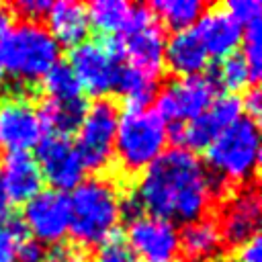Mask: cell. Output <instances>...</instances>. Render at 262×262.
I'll use <instances>...</instances> for the list:
<instances>
[{"mask_svg": "<svg viewBox=\"0 0 262 262\" xmlns=\"http://www.w3.org/2000/svg\"><path fill=\"white\" fill-rule=\"evenodd\" d=\"M168 141V125L149 108H125L119 115L115 158L127 172H143Z\"/></svg>", "mask_w": 262, "mask_h": 262, "instance_id": "5", "label": "cell"}, {"mask_svg": "<svg viewBox=\"0 0 262 262\" xmlns=\"http://www.w3.org/2000/svg\"><path fill=\"white\" fill-rule=\"evenodd\" d=\"M16 14L25 16V20H33L37 23V18L45 16L51 8V2L49 0H20V2H14L10 6Z\"/></svg>", "mask_w": 262, "mask_h": 262, "instance_id": "31", "label": "cell"}, {"mask_svg": "<svg viewBox=\"0 0 262 262\" xmlns=\"http://www.w3.org/2000/svg\"><path fill=\"white\" fill-rule=\"evenodd\" d=\"M47 18V31L55 39V43L61 47H76L86 41L90 23H88V12L82 2L76 0H59L51 2L49 12L45 14Z\"/></svg>", "mask_w": 262, "mask_h": 262, "instance_id": "18", "label": "cell"}, {"mask_svg": "<svg viewBox=\"0 0 262 262\" xmlns=\"http://www.w3.org/2000/svg\"><path fill=\"white\" fill-rule=\"evenodd\" d=\"M178 246L188 262H213L223 250L217 221L213 217H201L186 223L178 231Z\"/></svg>", "mask_w": 262, "mask_h": 262, "instance_id": "20", "label": "cell"}, {"mask_svg": "<svg viewBox=\"0 0 262 262\" xmlns=\"http://www.w3.org/2000/svg\"><path fill=\"white\" fill-rule=\"evenodd\" d=\"M219 86L213 74L178 78L166 84L154 98V113L166 123H186L203 115L217 98Z\"/></svg>", "mask_w": 262, "mask_h": 262, "instance_id": "8", "label": "cell"}, {"mask_svg": "<svg viewBox=\"0 0 262 262\" xmlns=\"http://www.w3.org/2000/svg\"><path fill=\"white\" fill-rule=\"evenodd\" d=\"M260 250H262V242H260V235H256V237L248 239L246 244L237 246L235 262H262Z\"/></svg>", "mask_w": 262, "mask_h": 262, "instance_id": "33", "label": "cell"}, {"mask_svg": "<svg viewBox=\"0 0 262 262\" xmlns=\"http://www.w3.org/2000/svg\"><path fill=\"white\" fill-rule=\"evenodd\" d=\"M59 45L49 31L33 20L12 25L2 49L4 74L12 76L20 86L41 80L57 61Z\"/></svg>", "mask_w": 262, "mask_h": 262, "instance_id": "4", "label": "cell"}, {"mask_svg": "<svg viewBox=\"0 0 262 262\" xmlns=\"http://www.w3.org/2000/svg\"><path fill=\"white\" fill-rule=\"evenodd\" d=\"M115 90L123 96L125 108H147L158 94V78L147 76L137 68L121 66Z\"/></svg>", "mask_w": 262, "mask_h": 262, "instance_id": "22", "label": "cell"}, {"mask_svg": "<svg viewBox=\"0 0 262 262\" xmlns=\"http://www.w3.org/2000/svg\"><path fill=\"white\" fill-rule=\"evenodd\" d=\"M133 192L145 215L186 225L207 217L221 190L196 154L170 147L141 172Z\"/></svg>", "mask_w": 262, "mask_h": 262, "instance_id": "1", "label": "cell"}, {"mask_svg": "<svg viewBox=\"0 0 262 262\" xmlns=\"http://www.w3.org/2000/svg\"><path fill=\"white\" fill-rule=\"evenodd\" d=\"M0 172L10 203H27L43 190V174L31 154H4Z\"/></svg>", "mask_w": 262, "mask_h": 262, "instance_id": "17", "label": "cell"}, {"mask_svg": "<svg viewBox=\"0 0 262 262\" xmlns=\"http://www.w3.org/2000/svg\"><path fill=\"white\" fill-rule=\"evenodd\" d=\"M205 168L217 182L219 190L231 184L248 186L260 164V127L258 121L242 115L233 125L223 129L205 149Z\"/></svg>", "mask_w": 262, "mask_h": 262, "instance_id": "2", "label": "cell"}, {"mask_svg": "<svg viewBox=\"0 0 262 262\" xmlns=\"http://www.w3.org/2000/svg\"><path fill=\"white\" fill-rule=\"evenodd\" d=\"M223 8L242 27H246L254 20H260V14H262V4L258 0H229L227 4H223Z\"/></svg>", "mask_w": 262, "mask_h": 262, "instance_id": "30", "label": "cell"}, {"mask_svg": "<svg viewBox=\"0 0 262 262\" xmlns=\"http://www.w3.org/2000/svg\"><path fill=\"white\" fill-rule=\"evenodd\" d=\"M43 262H88V254L76 242H57L45 250Z\"/></svg>", "mask_w": 262, "mask_h": 262, "instance_id": "29", "label": "cell"}, {"mask_svg": "<svg viewBox=\"0 0 262 262\" xmlns=\"http://www.w3.org/2000/svg\"><path fill=\"white\" fill-rule=\"evenodd\" d=\"M119 37L123 45V59L129 61L127 66L137 68L154 78L162 74L166 35L147 4L133 6L129 25Z\"/></svg>", "mask_w": 262, "mask_h": 262, "instance_id": "7", "label": "cell"}, {"mask_svg": "<svg viewBox=\"0 0 262 262\" xmlns=\"http://www.w3.org/2000/svg\"><path fill=\"white\" fill-rule=\"evenodd\" d=\"M242 108L246 111V117L258 121V117L262 113V94H260L258 86H250L246 90V96L242 98Z\"/></svg>", "mask_w": 262, "mask_h": 262, "instance_id": "34", "label": "cell"}, {"mask_svg": "<svg viewBox=\"0 0 262 262\" xmlns=\"http://www.w3.org/2000/svg\"><path fill=\"white\" fill-rule=\"evenodd\" d=\"M68 201L70 233L76 244L82 248L100 246L117 233V225L121 221V194L111 180L100 176L82 180L72 190Z\"/></svg>", "mask_w": 262, "mask_h": 262, "instance_id": "3", "label": "cell"}, {"mask_svg": "<svg viewBox=\"0 0 262 262\" xmlns=\"http://www.w3.org/2000/svg\"><path fill=\"white\" fill-rule=\"evenodd\" d=\"M23 223L33 239L41 244H57L70 231V201L66 192L47 188L25 203Z\"/></svg>", "mask_w": 262, "mask_h": 262, "instance_id": "13", "label": "cell"}, {"mask_svg": "<svg viewBox=\"0 0 262 262\" xmlns=\"http://www.w3.org/2000/svg\"><path fill=\"white\" fill-rule=\"evenodd\" d=\"M217 227L223 246L237 248L258 235L260 227V196L254 186H246L229 196L219 213Z\"/></svg>", "mask_w": 262, "mask_h": 262, "instance_id": "15", "label": "cell"}, {"mask_svg": "<svg viewBox=\"0 0 262 262\" xmlns=\"http://www.w3.org/2000/svg\"><path fill=\"white\" fill-rule=\"evenodd\" d=\"M192 31L209 57L223 59L242 45V25L223 6L205 8Z\"/></svg>", "mask_w": 262, "mask_h": 262, "instance_id": "16", "label": "cell"}, {"mask_svg": "<svg viewBox=\"0 0 262 262\" xmlns=\"http://www.w3.org/2000/svg\"><path fill=\"white\" fill-rule=\"evenodd\" d=\"M12 29V16L6 8H0V80L4 76V63H2V49H4V41H6V35L10 33Z\"/></svg>", "mask_w": 262, "mask_h": 262, "instance_id": "36", "label": "cell"}, {"mask_svg": "<svg viewBox=\"0 0 262 262\" xmlns=\"http://www.w3.org/2000/svg\"><path fill=\"white\" fill-rule=\"evenodd\" d=\"M164 66L178 78L199 76L209 66V55L192 29L172 33L164 47Z\"/></svg>", "mask_w": 262, "mask_h": 262, "instance_id": "19", "label": "cell"}, {"mask_svg": "<svg viewBox=\"0 0 262 262\" xmlns=\"http://www.w3.org/2000/svg\"><path fill=\"white\" fill-rule=\"evenodd\" d=\"M86 111H88V102L84 100V96L66 98V100L45 98L41 106L37 108L43 127L49 129V133L63 135V137L78 131V127L84 121Z\"/></svg>", "mask_w": 262, "mask_h": 262, "instance_id": "21", "label": "cell"}, {"mask_svg": "<svg viewBox=\"0 0 262 262\" xmlns=\"http://www.w3.org/2000/svg\"><path fill=\"white\" fill-rule=\"evenodd\" d=\"M10 199H8V192H6V186H4V178H2V172H0V217H8L10 215Z\"/></svg>", "mask_w": 262, "mask_h": 262, "instance_id": "37", "label": "cell"}, {"mask_svg": "<svg viewBox=\"0 0 262 262\" xmlns=\"http://www.w3.org/2000/svg\"><path fill=\"white\" fill-rule=\"evenodd\" d=\"M16 246L18 239L4 225H0V262H14Z\"/></svg>", "mask_w": 262, "mask_h": 262, "instance_id": "35", "label": "cell"}, {"mask_svg": "<svg viewBox=\"0 0 262 262\" xmlns=\"http://www.w3.org/2000/svg\"><path fill=\"white\" fill-rule=\"evenodd\" d=\"M35 149H37L35 160L41 168L43 180H47L53 190L59 192L74 190L84 180L86 168L70 137L47 133L41 137Z\"/></svg>", "mask_w": 262, "mask_h": 262, "instance_id": "11", "label": "cell"}, {"mask_svg": "<svg viewBox=\"0 0 262 262\" xmlns=\"http://www.w3.org/2000/svg\"><path fill=\"white\" fill-rule=\"evenodd\" d=\"M260 35H262V27L260 20H254L246 27H242V45H244V59L250 68V78H252V86L258 84L260 80V72H262V43H260Z\"/></svg>", "mask_w": 262, "mask_h": 262, "instance_id": "27", "label": "cell"}, {"mask_svg": "<svg viewBox=\"0 0 262 262\" xmlns=\"http://www.w3.org/2000/svg\"><path fill=\"white\" fill-rule=\"evenodd\" d=\"M0 8H2V6H0Z\"/></svg>", "mask_w": 262, "mask_h": 262, "instance_id": "39", "label": "cell"}, {"mask_svg": "<svg viewBox=\"0 0 262 262\" xmlns=\"http://www.w3.org/2000/svg\"><path fill=\"white\" fill-rule=\"evenodd\" d=\"M68 63L80 88L90 96L104 98L111 90H115L121 61H117L100 41H84L72 47Z\"/></svg>", "mask_w": 262, "mask_h": 262, "instance_id": "12", "label": "cell"}, {"mask_svg": "<svg viewBox=\"0 0 262 262\" xmlns=\"http://www.w3.org/2000/svg\"><path fill=\"white\" fill-rule=\"evenodd\" d=\"M94 262H139V258L117 231L115 235H111L106 242L98 246L94 254Z\"/></svg>", "mask_w": 262, "mask_h": 262, "instance_id": "28", "label": "cell"}, {"mask_svg": "<svg viewBox=\"0 0 262 262\" xmlns=\"http://www.w3.org/2000/svg\"><path fill=\"white\" fill-rule=\"evenodd\" d=\"M43 90L47 94V98H55V100H66V98H76L82 96V88L70 68L68 61H57L43 78H41Z\"/></svg>", "mask_w": 262, "mask_h": 262, "instance_id": "26", "label": "cell"}, {"mask_svg": "<svg viewBox=\"0 0 262 262\" xmlns=\"http://www.w3.org/2000/svg\"><path fill=\"white\" fill-rule=\"evenodd\" d=\"M147 6L154 10L156 18L174 33L192 29L207 8V4L201 0H156Z\"/></svg>", "mask_w": 262, "mask_h": 262, "instance_id": "24", "label": "cell"}, {"mask_svg": "<svg viewBox=\"0 0 262 262\" xmlns=\"http://www.w3.org/2000/svg\"><path fill=\"white\" fill-rule=\"evenodd\" d=\"M127 244L139 262H176L180 256L176 225L154 215H141L127 225Z\"/></svg>", "mask_w": 262, "mask_h": 262, "instance_id": "14", "label": "cell"}, {"mask_svg": "<svg viewBox=\"0 0 262 262\" xmlns=\"http://www.w3.org/2000/svg\"><path fill=\"white\" fill-rule=\"evenodd\" d=\"M117 125L119 108L111 98H96L88 106L74 143L86 170L100 172L113 162Z\"/></svg>", "mask_w": 262, "mask_h": 262, "instance_id": "6", "label": "cell"}, {"mask_svg": "<svg viewBox=\"0 0 262 262\" xmlns=\"http://www.w3.org/2000/svg\"><path fill=\"white\" fill-rule=\"evenodd\" d=\"M215 262H229V260H215Z\"/></svg>", "mask_w": 262, "mask_h": 262, "instance_id": "38", "label": "cell"}, {"mask_svg": "<svg viewBox=\"0 0 262 262\" xmlns=\"http://www.w3.org/2000/svg\"><path fill=\"white\" fill-rule=\"evenodd\" d=\"M45 127L29 92H16L0 100V149L4 154H29L37 147Z\"/></svg>", "mask_w": 262, "mask_h": 262, "instance_id": "10", "label": "cell"}, {"mask_svg": "<svg viewBox=\"0 0 262 262\" xmlns=\"http://www.w3.org/2000/svg\"><path fill=\"white\" fill-rule=\"evenodd\" d=\"M86 12L90 27L102 33V37H115L127 29L133 4L125 0H94L86 6Z\"/></svg>", "mask_w": 262, "mask_h": 262, "instance_id": "23", "label": "cell"}, {"mask_svg": "<svg viewBox=\"0 0 262 262\" xmlns=\"http://www.w3.org/2000/svg\"><path fill=\"white\" fill-rule=\"evenodd\" d=\"M242 115H244L242 98L235 94H221L196 119L170 125L168 139H172L174 147H182L194 154L199 149H207L211 141L223 129L233 125Z\"/></svg>", "mask_w": 262, "mask_h": 262, "instance_id": "9", "label": "cell"}, {"mask_svg": "<svg viewBox=\"0 0 262 262\" xmlns=\"http://www.w3.org/2000/svg\"><path fill=\"white\" fill-rule=\"evenodd\" d=\"M213 78L217 82L219 88L227 90L229 94L244 90L248 86H252V78H250V68L244 59L242 53H231L227 57H223L217 66V70L213 72Z\"/></svg>", "mask_w": 262, "mask_h": 262, "instance_id": "25", "label": "cell"}, {"mask_svg": "<svg viewBox=\"0 0 262 262\" xmlns=\"http://www.w3.org/2000/svg\"><path fill=\"white\" fill-rule=\"evenodd\" d=\"M43 260H45V248L41 242L33 237L18 242L14 252V262H43Z\"/></svg>", "mask_w": 262, "mask_h": 262, "instance_id": "32", "label": "cell"}]
</instances>
